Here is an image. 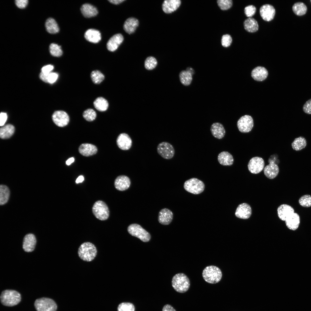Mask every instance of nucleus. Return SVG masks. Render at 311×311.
I'll use <instances>...</instances> for the list:
<instances>
[{
  "instance_id": "nucleus-1",
  "label": "nucleus",
  "mask_w": 311,
  "mask_h": 311,
  "mask_svg": "<svg viewBox=\"0 0 311 311\" xmlns=\"http://www.w3.org/2000/svg\"><path fill=\"white\" fill-rule=\"evenodd\" d=\"M172 285L174 289L177 292L183 293L187 291L190 286L189 280L185 274L179 273L173 277Z\"/></svg>"
},
{
  "instance_id": "nucleus-2",
  "label": "nucleus",
  "mask_w": 311,
  "mask_h": 311,
  "mask_svg": "<svg viewBox=\"0 0 311 311\" xmlns=\"http://www.w3.org/2000/svg\"><path fill=\"white\" fill-rule=\"evenodd\" d=\"M202 276L206 282L210 284H215L221 279L222 273L218 267L214 266H210L204 269Z\"/></svg>"
},
{
  "instance_id": "nucleus-3",
  "label": "nucleus",
  "mask_w": 311,
  "mask_h": 311,
  "mask_svg": "<svg viewBox=\"0 0 311 311\" xmlns=\"http://www.w3.org/2000/svg\"><path fill=\"white\" fill-rule=\"evenodd\" d=\"M21 299L20 294L14 290H4L2 292L0 296L2 304L7 306H12L18 304L20 302Z\"/></svg>"
},
{
  "instance_id": "nucleus-4",
  "label": "nucleus",
  "mask_w": 311,
  "mask_h": 311,
  "mask_svg": "<svg viewBox=\"0 0 311 311\" xmlns=\"http://www.w3.org/2000/svg\"><path fill=\"white\" fill-rule=\"evenodd\" d=\"M95 246L90 242L82 244L79 247L78 254L79 257L84 261H90L94 259L97 254Z\"/></svg>"
},
{
  "instance_id": "nucleus-5",
  "label": "nucleus",
  "mask_w": 311,
  "mask_h": 311,
  "mask_svg": "<svg viewBox=\"0 0 311 311\" xmlns=\"http://www.w3.org/2000/svg\"><path fill=\"white\" fill-rule=\"evenodd\" d=\"M184 187L187 191L193 194H198L204 191L205 185L201 181L197 178H193L185 182Z\"/></svg>"
},
{
  "instance_id": "nucleus-6",
  "label": "nucleus",
  "mask_w": 311,
  "mask_h": 311,
  "mask_svg": "<svg viewBox=\"0 0 311 311\" xmlns=\"http://www.w3.org/2000/svg\"><path fill=\"white\" fill-rule=\"evenodd\" d=\"M93 214L98 219L102 221L107 220L109 215V211L106 203L101 200L96 201L92 208Z\"/></svg>"
},
{
  "instance_id": "nucleus-7",
  "label": "nucleus",
  "mask_w": 311,
  "mask_h": 311,
  "mask_svg": "<svg viewBox=\"0 0 311 311\" xmlns=\"http://www.w3.org/2000/svg\"><path fill=\"white\" fill-rule=\"evenodd\" d=\"M127 230L132 236L137 237L143 242H147L150 239L149 233L138 224H130L128 227Z\"/></svg>"
},
{
  "instance_id": "nucleus-8",
  "label": "nucleus",
  "mask_w": 311,
  "mask_h": 311,
  "mask_svg": "<svg viewBox=\"0 0 311 311\" xmlns=\"http://www.w3.org/2000/svg\"><path fill=\"white\" fill-rule=\"evenodd\" d=\"M34 306L37 311H56L57 309L55 302L48 298L42 297L36 299Z\"/></svg>"
},
{
  "instance_id": "nucleus-9",
  "label": "nucleus",
  "mask_w": 311,
  "mask_h": 311,
  "mask_svg": "<svg viewBox=\"0 0 311 311\" xmlns=\"http://www.w3.org/2000/svg\"><path fill=\"white\" fill-rule=\"evenodd\" d=\"M158 154L163 158L170 159L174 156L175 150L172 145L166 142H163L159 143L157 147Z\"/></svg>"
},
{
  "instance_id": "nucleus-10",
  "label": "nucleus",
  "mask_w": 311,
  "mask_h": 311,
  "mask_svg": "<svg viewBox=\"0 0 311 311\" xmlns=\"http://www.w3.org/2000/svg\"><path fill=\"white\" fill-rule=\"evenodd\" d=\"M253 126V119L251 116L249 115L242 116L237 122L238 128L239 131L242 133H247L250 132Z\"/></svg>"
},
{
  "instance_id": "nucleus-11",
  "label": "nucleus",
  "mask_w": 311,
  "mask_h": 311,
  "mask_svg": "<svg viewBox=\"0 0 311 311\" xmlns=\"http://www.w3.org/2000/svg\"><path fill=\"white\" fill-rule=\"evenodd\" d=\"M264 165V162L262 158L255 157L250 160L248 164V167L251 172L257 174L259 173L263 170Z\"/></svg>"
},
{
  "instance_id": "nucleus-12",
  "label": "nucleus",
  "mask_w": 311,
  "mask_h": 311,
  "mask_svg": "<svg viewBox=\"0 0 311 311\" xmlns=\"http://www.w3.org/2000/svg\"><path fill=\"white\" fill-rule=\"evenodd\" d=\"M54 123L57 126L63 127L66 126L69 121V115L62 111H57L54 112L52 116Z\"/></svg>"
},
{
  "instance_id": "nucleus-13",
  "label": "nucleus",
  "mask_w": 311,
  "mask_h": 311,
  "mask_svg": "<svg viewBox=\"0 0 311 311\" xmlns=\"http://www.w3.org/2000/svg\"><path fill=\"white\" fill-rule=\"evenodd\" d=\"M116 143L118 147L123 150H127L131 147L132 144V140L127 133H122L118 136Z\"/></svg>"
},
{
  "instance_id": "nucleus-14",
  "label": "nucleus",
  "mask_w": 311,
  "mask_h": 311,
  "mask_svg": "<svg viewBox=\"0 0 311 311\" xmlns=\"http://www.w3.org/2000/svg\"><path fill=\"white\" fill-rule=\"evenodd\" d=\"M260 15L265 21H269L274 18L275 14V10L272 5L266 4L262 6L259 10Z\"/></svg>"
},
{
  "instance_id": "nucleus-15",
  "label": "nucleus",
  "mask_w": 311,
  "mask_h": 311,
  "mask_svg": "<svg viewBox=\"0 0 311 311\" xmlns=\"http://www.w3.org/2000/svg\"><path fill=\"white\" fill-rule=\"evenodd\" d=\"M251 214V207L246 203H243L239 204L237 207L235 213V216L237 217L243 219H248Z\"/></svg>"
},
{
  "instance_id": "nucleus-16",
  "label": "nucleus",
  "mask_w": 311,
  "mask_h": 311,
  "mask_svg": "<svg viewBox=\"0 0 311 311\" xmlns=\"http://www.w3.org/2000/svg\"><path fill=\"white\" fill-rule=\"evenodd\" d=\"M131 181L130 178L125 175L118 176L114 181V186L115 188L120 191H124L128 189L130 185Z\"/></svg>"
},
{
  "instance_id": "nucleus-17",
  "label": "nucleus",
  "mask_w": 311,
  "mask_h": 311,
  "mask_svg": "<svg viewBox=\"0 0 311 311\" xmlns=\"http://www.w3.org/2000/svg\"><path fill=\"white\" fill-rule=\"evenodd\" d=\"M123 40V37L121 34L114 35L108 41L107 44V49L111 52L116 50Z\"/></svg>"
},
{
  "instance_id": "nucleus-18",
  "label": "nucleus",
  "mask_w": 311,
  "mask_h": 311,
  "mask_svg": "<svg viewBox=\"0 0 311 311\" xmlns=\"http://www.w3.org/2000/svg\"><path fill=\"white\" fill-rule=\"evenodd\" d=\"M173 218L172 212L167 208L162 209L158 214V220L159 222L163 225L169 224L172 221Z\"/></svg>"
},
{
  "instance_id": "nucleus-19",
  "label": "nucleus",
  "mask_w": 311,
  "mask_h": 311,
  "mask_svg": "<svg viewBox=\"0 0 311 311\" xmlns=\"http://www.w3.org/2000/svg\"><path fill=\"white\" fill-rule=\"evenodd\" d=\"M36 239L33 234H26L24 237L23 243V248L27 252L32 251L34 249L36 244Z\"/></svg>"
},
{
  "instance_id": "nucleus-20",
  "label": "nucleus",
  "mask_w": 311,
  "mask_h": 311,
  "mask_svg": "<svg viewBox=\"0 0 311 311\" xmlns=\"http://www.w3.org/2000/svg\"><path fill=\"white\" fill-rule=\"evenodd\" d=\"M268 75L267 69L265 67L258 66L254 68L251 72L252 77L255 80L262 81L266 78Z\"/></svg>"
},
{
  "instance_id": "nucleus-21",
  "label": "nucleus",
  "mask_w": 311,
  "mask_h": 311,
  "mask_svg": "<svg viewBox=\"0 0 311 311\" xmlns=\"http://www.w3.org/2000/svg\"><path fill=\"white\" fill-rule=\"evenodd\" d=\"M180 0H166L162 4V9L166 13L169 14L176 10L180 6Z\"/></svg>"
},
{
  "instance_id": "nucleus-22",
  "label": "nucleus",
  "mask_w": 311,
  "mask_h": 311,
  "mask_svg": "<svg viewBox=\"0 0 311 311\" xmlns=\"http://www.w3.org/2000/svg\"><path fill=\"white\" fill-rule=\"evenodd\" d=\"M210 130L213 136L219 139L223 138L225 134V130L223 126L219 122L213 124L211 126Z\"/></svg>"
},
{
  "instance_id": "nucleus-23",
  "label": "nucleus",
  "mask_w": 311,
  "mask_h": 311,
  "mask_svg": "<svg viewBox=\"0 0 311 311\" xmlns=\"http://www.w3.org/2000/svg\"><path fill=\"white\" fill-rule=\"evenodd\" d=\"M294 213V209L291 206L283 204L280 205L277 209L278 215L281 220L285 221L291 214Z\"/></svg>"
},
{
  "instance_id": "nucleus-24",
  "label": "nucleus",
  "mask_w": 311,
  "mask_h": 311,
  "mask_svg": "<svg viewBox=\"0 0 311 311\" xmlns=\"http://www.w3.org/2000/svg\"><path fill=\"white\" fill-rule=\"evenodd\" d=\"M285 222L287 226L289 229L295 230L298 228L299 225V216L297 213H294L286 219Z\"/></svg>"
},
{
  "instance_id": "nucleus-25",
  "label": "nucleus",
  "mask_w": 311,
  "mask_h": 311,
  "mask_svg": "<svg viewBox=\"0 0 311 311\" xmlns=\"http://www.w3.org/2000/svg\"><path fill=\"white\" fill-rule=\"evenodd\" d=\"M79 151L82 155L89 156L96 154L97 151V149L95 146L92 144L83 143L79 146Z\"/></svg>"
},
{
  "instance_id": "nucleus-26",
  "label": "nucleus",
  "mask_w": 311,
  "mask_h": 311,
  "mask_svg": "<svg viewBox=\"0 0 311 311\" xmlns=\"http://www.w3.org/2000/svg\"><path fill=\"white\" fill-rule=\"evenodd\" d=\"M139 24V21L136 18L130 17L125 22L123 28L124 31L130 34L134 33Z\"/></svg>"
},
{
  "instance_id": "nucleus-27",
  "label": "nucleus",
  "mask_w": 311,
  "mask_h": 311,
  "mask_svg": "<svg viewBox=\"0 0 311 311\" xmlns=\"http://www.w3.org/2000/svg\"><path fill=\"white\" fill-rule=\"evenodd\" d=\"M263 172L264 175L268 178L273 179L276 177L279 173V167L276 164L270 163L265 167Z\"/></svg>"
},
{
  "instance_id": "nucleus-28",
  "label": "nucleus",
  "mask_w": 311,
  "mask_h": 311,
  "mask_svg": "<svg viewBox=\"0 0 311 311\" xmlns=\"http://www.w3.org/2000/svg\"><path fill=\"white\" fill-rule=\"evenodd\" d=\"M217 160L220 164L225 166L232 165L234 161L232 156L227 151L220 152L218 156Z\"/></svg>"
},
{
  "instance_id": "nucleus-29",
  "label": "nucleus",
  "mask_w": 311,
  "mask_h": 311,
  "mask_svg": "<svg viewBox=\"0 0 311 311\" xmlns=\"http://www.w3.org/2000/svg\"><path fill=\"white\" fill-rule=\"evenodd\" d=\"M84 37L87 41L94 43L98 42L101 39V34L100 32L93 29L88 30L84 34Z\"/></svg>"
},
{
  "instance_id": "nucleus-30",
  "label": "nucleus",
  "mask_w": 311,
  "mask_h": 311,
  "mask_svg": "<svg viewBox=\"0 0 311 311\" xmlns=\"http://www.w3.org/2000/svg\"><path fill=\"white\" fill-rule=\"evenodd\" d=\"M81 10L82 14L86 18L94 16L98 13V11L96 7L88 3L83 5L81 7Z\"/></svg>"
},
{
  "instance_id": "nucleus-31",
  "label": "nucleus",
  "mask_w": 311,
  "mask_h": 311,
  "mask_svg": "<svg viewBox=\"0 0 311 311\" xmlns=\"http://www.w3.org/2000/svg\"><path fill=\"white\" fill-rule=\"evenodd\" d=\"M244 26L245 29L249 32H255L258 29L259 25L257 21L252 17L249 18L245 20Z\"/></svg>"
},
{
  "instance_id": "nucleus-32",
  "label": "nucleus",
  "mask_w": 311,
  "mask_h": 311,
  "mask_svg": "<svg viewBox=\"0 0 311 311\" xmlns=\"http://www.w3.org/2000/svg\"><path fill=\"white\" fill-rule=\"evenodd\" d=\"M15 128L12 125L8 124L1 128L0 130V136L2 139L10 138L14 133Z\"/></svg>"
},
{
  "instance_id": "nucleus-33",
  "label": "nucleus",
  "mask_w": 311,
  "mask_h": 311,
  "mask_svg": "<svg viewBox=\"0 0 311 311\" xmlns=\"http://www.w3.org/2000/svg\"><path fill=\"white\" fill-rule=\"evenodd\" d=\"M306 140L304 137L302 136L295 139L291 144L293 149L296 151L302 150L306 147Z\"/></svg>"
},
{
  "instance_id": "nucleus-34",
  "label": "nucleus",
  "mask_w": 311,
  "mask_h": 311,
  "mask_svg": "<svg viewBox=\"0 0 311 311\" xmlns=\"http://www.w3.org/2000/svg\"><path fill=\"white\" fill-rule=\"evenodd\" d=\"M94 107L98 111H104L108 108L109 103L107 101L102 97L96 98L93 103Z\"/></svg>"
},
{
  "instance_id": "nucleus-35",
  "label": "nucleus",
  "mask_w": 311,
  "mask_h": 311,
  "mask_svg": "<svg viewBox=\"0 0 311 311\" xmlns=\"http://www.w3.org/2000/svg\"><path fill=\"white\" fill-rule=\"evenodd\" d=\"M45 25L47 31L50 33L55 34L59 31V28L57 22L52 18H49L47 19Z\"/></svg>"
},
{
  "instance_id": "nucleus-36",
  "label": "nucleus",
  "mask_w": 311,
  "mask_h": 311,
  "mask_svg": "<svg viewBox=\"0 0 311 311\" xmlns=\"http://www.w3.org/2000/svg\"><path fill=\"white\" fill-rule=\"evenodd\" d=\"M10 191L8 188L4 185L0 186V204L3 205L7 202L9 197Z\"/></svg>"
},
{
  "instance_id": "nucleus-37",
  "label": "nucleus",
  "mask_w": 311,
  "mask_h": 311,
  "mask_svg": "<svg viewBox=\"0 0 311 311\" xmlns=\"http://www.w3.org/2000/svg\"><path fill=\"white\" fill-rule=\"evenodd\" d=\"M192 75L186 70L181 71L179 74L180 80L181 84L185 86H188L191 84L192 80Z\"/></svg>"
},
{
  "instance_id": "nucleus-38",
  "label": "nucleus",
  "mask_w": 311,
  "mask_h": 311,
  "mask_svg": "<svg viewBox=\"0 0 311 311\" xmlns=\"http://www.w3.org/2000/svg\"><path fill=\"white\" fill-rule=\"evenodd\" d=\"M292 9L295 14L299 16L305 14L307 10L306 6L302 2H298L294 4Z\"/></svg>"
},
{
  "instance_id": "nucleus-39",
  "label": "nucleus",
  "mask_w": 311,
  "mask_h": 311,
  "mask_svg": "<svg viewBox=\"0 0 311 311\" xmlns=\"http://www.w3.org/2000/svg\"><path fill=\"white\" fill-rule=\"evenodd\" d=\"M90 76L93 82L96 84H100L105 78L104 75L100 71L97 70L92 71Z\"/></svg>"
},
{
  "instance_id": "nucleus-40",
  "label": "nucleus",
  "mask_w": 311,
  "mask_h": 311,
  "mask_svg": "<svg viewBox=\"0 0 311 311\" xmlns=\"http://www.w3.org/2000/svg\"><path fill=\"white\" fill-rule=\"evenodd\" d=\"M50 54L55 57H59L62 55V52L61 46L55 43H52L49 46Z\"/></svg>"
},
{
  "instance_id": "nucleus-41",
  "label": "nucleus",
  "mask_w": 311,
  "mask_h": 311,
  "mask_svg": "<svg viewBox=\"0 0 311 311\" xmlns=\"http://www.w3.org/2000/svg\"><path fill=\"white\" fill-rule=\"evenodd\" d=\"M134 304L130 302H124L120 303L117 308V311H135Z\"/></svg>"
},
{
  "instance_id": "nucleus-42",
  "label": "nucleus",
  "mask_w": 311,
  "mask_h": 311,
  "mask_svg": "<svg viewBox=\"0 0 311 311\" xmlns=\"http://www.w3.org/2000/svg\"><path fill=\"white\" fill-rule=\"evenodd\" d=\"M157 64V62L156 59L152 56L147 57L145 62V67L148 70H151L156 67Z\"/></svg>"
},
{
  "instance_id": "nucleus-43",
  "label": "nucleus",
  "mask_w": 311,
  "mask_h": 311,
  "mask_svg": "<svg viewBox=\"0 0 311 311\" xmlns=\"http://www.w3.org/2000/svg\"><path fill=\"white\" fill-rule=\"evenodd\" d=\"M83 116L86 120L89 122H91L95 119L96 116V114L93 109H88L84 112Z\"/></svg>"
},
{
  "instance_id": "nucleus-44",
  "label": "nucleus",
  "mask_w": 311,
  "mask_h": 311,
  "mask_svg": "<svg viewBox=\"0 0 311 311\" xmlns=\"http://www.w3.org/2000/svg\"><path fill=\"white\" fill-rule=\"evenodd\" d=\"M299 204L302 206L308 207L311 206V196L304 195L300 198L299 200Z\"/></svg>"
},
{
  "instance_id": "nucleus-45",
  "label": "nucleus",
  "mask_w": 311,
  "mask_h": 311,
  "mask_svg": "<svg viewBox=\"0 0 311 311\" xmlns=\"http://www.w3.org/2000/svg\"><path fill=\"white\" fill-rule=\"evenodd\" d=\"M217 3L220 9L223 10H226L230 9L232 5V0H219Z\"/></svg>"
},
{
  "instance_id": "nucleus-46",
  "label": "nucleus",
  "mask_w": 311,
  "mask_h": 311,
  "mask_svg": "<svg viewBox=\"0 0 311 311\" xmlns=\"http://www.w3.org/2000/svg\"><path fill=\"white\" fill-rule=\"evenodd\" d=\"M256 11L255 7L253 5H249L246 7L244 9V13L249 18L251 17L255 14Z\"/></svg>"
},
{
  "instance_id": "nucleus-47",
  "label": "nucleus",
  "mask_w": 311,
  "mask_h": 311,
  "mask_svg": "<svg viewBox=\"0 0 311 311\" xmlns=\"http://www.w3.org/2000/svg\"><path fill=\"white\" fill-rule=\"evenodd\" d=\"M221 42L223 46L227 47L230 45L232 42V39L230 35H224L222 37Z\"/></svg>"
},
{
  "instance_id": "nucleus-48",
  "label": "nucleus",
  "mask_w": 311,
  "mask_h": 311,
  "mask_svg": "<svg viewBox=\"0 0 311 311\" xmlns=\"http://www.w3.org/2000/svg\"><path fill=\"white\" fill-rule=\"evenodd\" d=\"M303 110L308 114H311V98L307 101L304 105Z\"/></svg>"
},
{
  "instance_id": "nucleus-49",
  "label": "nucleus",
  "mask_w": 311,
  "mask_h": 311,
  "mask_svg": "<svg viewBox=\"0 0 311 311\" xmlns=\"http://www.w3.org/2000/svg\"><path fill=\"white\" fill-rule=\"evenodd\" d=\"M58 77V75L56 73H50L48 76V82L50 84H52L55 82Z\"/></svg>"
},
{
  "instance_id": "nucleus-50",
  "label": "nucleus",
  "mask_w": 311,
  "mask_h": 311,
  "mask_svg": "<svg viewBox=\"0 0 311 311\" xmlns=\"http://www.w3.org/2000/svg\"><path fill=\"white\" fill-rule=\"evenodd\" d=\"M54 66L51 65H48L43 67L41 69V72L46 75L50 73L53 69Z\"/></svg>"
},
{
  "instance_id": "nucleus-51",
  "label": "nucleus",
  "mask_w": 311,
  "mask_h": 311,
  "mask_svg": "<svg viewBox=\"0 0 311 311\" xmlns=\"http://www.w3.org/2000/svg\"><path fill=\"white\" fill-rule=\"evenodd\" d=\"M28 3L27 0H16L15 3L16 6L20 8H25Z\"/></svg>"
},
{
  "instance_id": "nucleus-52",
  "label": "nucleus",
  "mask_w": 311,
  "mask_h": 311,
  "mask_svg": "<svg viewBox=\"0 0 311 311\" xmlns=\"http://www.w3.org/2000/svg\"><path fill=\"white\" fill-rule=\"evenodd\" d=\"M7 119V115L5 113L1 112L0 114V126H2L5 123Z\"/></svg>"
},
{
  "instance_id": "nucleus-53",
  "label": "nucleus",
  "mask_w": 311,
  "mask_h": 311,
  "mask_svg": "<svg viewBox=\"0 0 311 311\" xmlns=\"http://www.w3.org/2000/svg\"><path fill=\"white\" fill-rule=\"evenodd\" d=\"M162 311H176V310L171 305L167 304L163 306Z\"/></svg>"
},
{
  "instance_id": "nucleus-54",
  "label": "nucleus",
  "mask_w": 311,
  "mask_h": 311,
  "mask_svg": "<svg viewBox=\"0 0 311 311\" xmlns=\"http://www.w3.org/2000/svg\"><path fill=\"white\" fill-rule=\"evenodd\" d=\"M48 74L46 75L44 74V73L41 72L40 74L39 77L43 81L46 83H48L47 78L48 75Z\"/></svg>"
},
{
  "instance_id": "nucleus-55",
  "label": "nucleus",
  "mask_w": 311,
  "mask_h": 311,
  "mask_svg": "<svg viewBox=\"0 0 311 311\" xmlns=\"http://www.w3.org/2000/svg\"><path fill=\"white\" fill-rule=\"evenodd\" d=\"M125 1V0H109V1L112 4L117 5L122 3Z\"/></svg>"
},
{
  "instance_id": "nucleus-56",
  "label": "nucleus",
  "mask_w": 311,
  "mask_h": 311,
  "mask_svg": "<svg viewBox=\"0 0 311 311\" xmlns=\"http://www.w3.org/2000/svg\"><path fill=\"white\" fill-rule=\"evenodd\" d=\"M84 180V178L83 176L80 175L77 179L75 182L77 183H82Z\"/></svg>"
},
{
  "instance_id": "nucleus-57",
  "label": "nucleus",
  "mask_w": 311,
  "mask_h": 311,
  "mask_svg": "<svg viewBox=\"0 0 311 311\" xmlns=\"http://www.w3.org/2000/svg\"><path fill=\"white\" fill-rule=\"evenodd\" d=\"M74 161V158L73 157H71L68 159L66 161V164L67 165H70Z\"/></svg>"
},
{
  "instance_id": "nucleus-58",
  "label": "nucleus",
  "mask_w": 311,
  "mask_h": 311,
  "mask_svg": "<svg viewBox=\"0 0 311 311\" xmlns=\"http://www.w3.org/2000/svg\"><path fill=\"white\" fill-rule=\"evenodd\" d=\"M186 70L190 73L192 75L194 73V71L193 69L191 67H187Z\"/></svg>"
}]
</instances>
